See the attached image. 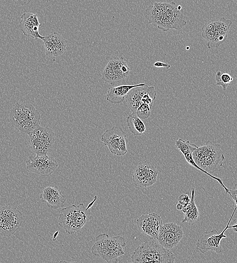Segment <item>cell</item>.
<instances>
[{
    "label": "cell",
    "instance_id": "6",
    "mask_svg": "<svg viewBox=\"0 0 237 263\" xmlns=\"http://www.w3.org/2000/svg\"><path fill=\"white\" fill-rule=\"evenodd\" d=\"M91 218L90 209L81 203L78 205L73 204L62 208L58 224L67 233L72 234L80 231Z\"/></svg>",
    "mask_w": 237,
    "mask_h": 263
},
{
    "label": "cell",
    "instance_id": "9",
    "mask_svg": "<svg viewBox=\"0 0 237 263\" xmlns=\"http://www.w3.org/2000/svg\"><path fill=\"white\" fill-rule=\"evenodd\" d=\"M23 221V214L17 208L10 205L0 208V236L8 237L14 234Z\"/></svg>",
    "mask_w": 237,
    "mask_h": 263
},
{
    "label": "cell",
    "instance_id": "7",
    "mask_svg": "<svg viewBox=\"0 0 237 263\" xmlns=\"http://www.w3.org/2000/svg\"><path fill=\"white\" fill-rule=\"evenodd\" d=\"M231 23L230 20L221 17L219 20L210 21L203 26L201 34L209 49L217 48L225 41Z\"/></svg>",
    "mask_w": 237,
    "mask_h": 263
},
{
    "label": "cell",
    "instance_id": "17",
    "mask_svg": "<svg viewBox=\"0 0 237 263\" xmlns=\"http://www.w3.org/2000/svg\"><path fill=\"white\" fill-rule=\"evenodd\" d=\"M45 53L47 56L58 57L66 50L68 40L57 32L43 36Z\"/></svg>",
    "mask_w": 237,
    "mask_h": 263
},
{
    "label": "cell",
    "instance_id": "29",
    "mask_svg": "<svg viewBox=\"0 0 237 263\" xmlns=\"http://www.w3.org/2000/svg\"><path fill=\"white\" fill-rule=\"evenodd\" d=\"M153 65L156 67H164L166 69H169L171 66L169 64L160 61L155 62Z\"/></svg>",
    "mask_w": 237,
    "mask_h": 263
},
{
    "label": "cell",
    "instance_id": "15",
    "mask_svg": "<svg viewBox=\"0 0 237 263\" xmlns=\"http://www.w3.org/2000/svg\"><path fill=\"white\" fill-rule=\"evenodd\" d=\"M158 170L154 164L148 161L141 162L135 168L133 181L138 187L151 186L157 181Z\"/></svg>",
    "mask_w": 237,
    "mask_h": 263
},
{
    "label": "cell",
    "instance_id": "8",
    "mask_svg": "<svg viewBox=\"0 0 237 263\" xmlns=\"http://www.w3.org/2000/svg\"><path fill=\"white\" fill-rule=\"evenodd\" d=\"M28 135L30 148L36 155H46L53 149L54 134L51 128L39 125Z\"/></svg>",
    "mask_w": 237,
    "mask_h": 263
},
{
    "label": "cell",
    "instance_id": "3",
    "mask_svg": "<svg viewBox=\"0 0 237 263\" xmlns=\"http://www.w3.org/2000/svg\"><path fill=\"white\" fill-rule=\"evenodd\" d=\"M126 245L125 238L121 236L110 237L107 234H100L95 238L92 247V253L100 257L107 263H117L118 257L125 254Z\"/></svg>",
    "mask_w": 237,
    "mask_h": 263
},
{
    "label": "cell",
    "instance_id": "31",
    "mask_svg": "<svg viewBox=\"0 0 237 263\" xmlns=\"http://www.w3.org/2000/svg\"><path fill=\"white\" fill-rule=\"evenodd\" d=\"M96 199H97V196H95L94 197V199L88 205V206L86 208L87 209H90L92 207V206L93 205L94 202L96 200Z\"/></svg>",
    "mask_w": 237,
    "mask_h": 263
},
{
    "label": "cell",
    "instance_id": "30",
    "mask_svg": "<svg viewBox=\"0 0 237 263\" xmlns=\"http://www.w3.org/2000/svg\"><path fill=\"white\" fill-rule=\"evenodd\" d=\"M233 222L234 223V224L232 226H229V228H231L234 232H237V218L233 220Z\"/></svg>",
    "mask_w": 237,
    "mask_h": 263
},
{
    "label": "cell",
    "instance_id": "11",
    "mask_svg": "<svg viewBox=\"0 0 237 263\" xmlns=\"http://www.w3.org/2000/svg\"><path fill=\"white\" fill-rule=\"evenodd\" d=\"M101 141L110 151L117 155H124L128 152L126 133L122 128L113 126L106 130L101 136Z\"/></svg>",
    "mask_w": 237,
    "mask_h": 263
},
{
    "label": "cell",
    "instance_id": "13",
    "mask_svg": "<svg viewBox=\"0 0 237 263\" xmlns=\"http://www.w3.org/2000/svg\"><path fill=\"white\" fill-rule=\"evenodd\" d=\"M184 235L181 226L174 222L167 223L162 225L156 239L162 246L169 250L179 243Z\"/></svg>",
    "mask_w": 237,
    "mask_h": 263
},
{
    "label": "cell",
    "instance_id": "10",
    "mask_svg": "<svg viewBox=\"0 0 237 263\" xmlns=\"http://www.w3.org/2000/svg\"><path fill=\"white\" fill-rule=\"evenodd\" d=\"M131 68L122 57L109 60L102 71V79L110 84L124 81L130 74Z\"/></svg>",
    "mask_w": 237,
    "mask_h": 263
},
{
    "label": "cell",
    "instance_id": "25",
    "mask_svg": "<svg viewBox=\"0 0 237 263\" xmlns=\"http://www.w3.org/2000/svg\"><path fill=\"white\" fill-rule=\"evenodd\" d=\"M215 79L216 84L221 86L223 90L225 91L233 79L228 73H221L220 70H218L215 75Z\"/></svg>",
    "mask_w": 237,
    "mask_h": 263
},
{
    "label": "cell",
    "instance_id": "33",
    "mask_svg": "<svg viewBox=\"0 0 237 263\" xmlns=\"http://www.w3.org/2000/svg\"><path fill=\"white\" fill-rule=\"evenodd\" d=\"M58 263H76L75 262H69L66 260H60Z\"/></svg>",
    "mask_w": 237,
    "mask_h": 263
},
{
    "label": "cell",
    "instance_id": "16",
    "mask_svg": "<svg viewBox=\"0 0 237 263\" xmlns=\"http://www.w3.org/2000/svg\"><path fill=\"white\" fill-rule=\"evenodd\" d=\"M162 225L160 215L155 212L143 214L137 220V225L140 231L153 239H157Z\"/></svg>",
    "mask_w": 237,
    "mask_h": 263
},
{
    "label": "cell",
    "instance_id": "26",
    "mask_svg": "<svg viewBox=\"0 0 237 263\" xmlns=\"http://www.w3.org/2000/svg\"><path fill=\"white\" fill-rule=\"evenodd\" d=\"M135 113L140 119H146L151 114L150 106L147 104H142L138 108Z\"/></svg>",
    "mask_w": 237,
    "mask_h": 263
},
{
    "label": "cell",
    "instance_id": "20",
    "mask_svg": "<svg viewBox=\"0 0 237 263\" xmlns=\"http://www.w3.org/2000/svg\"><path fill=\"white\" fill-rule=\"evenodd\" d=\"M40 198L50 207L54 209L64 206L66 201V198L62 194V191L56 187L52 186L45 187L40 194Z\"/></svg>",
    "mask_w": 237,
    "mask_h": 263
},
{
    "label": "cell",
    "instance_id": "12",
    "mask_svg": "<svg viewBox=\"0 0 237 263\" xmlns=\"http://www.w3.org/2000/svg\"><path fill=\"white\" fill-rule=\"evenodd\" d=\"M235 210H233L226 226L220 233L215 229L204 232L197 239L196 242V248L201 253H204L208 251H212L217 253L222 251L220 241L222 238H226L224 234L225 231L229 228V223Z\"/></svg>",
    "mask_w": 237,
    "mask_h": 263
},
{
    "label": "cell",
    "instance_id": "27",
    "mask_svg": "<svg viewBox=\"0 0 237 263\" xmlns=\"http://www.w3.org/2000/svg\"><path fill=\"white\" fill-rule=\"evenodd\" d=\"M228 194L234 202V210L237 209V183H235L232 189H229Z\"/></svg>",
    "mask_w": 237,
    "mask_h": 263
},
{
    "label": "cell",
    "instance_id": "23",
    "mask_svg": "<svg viewBox=\"0 0 237 263\" xmlns=\"http://www.w3.org/2000/svg\"><path fill=\"white\" fill-rule=\"evenodd\" d=\"M195 189L193 188L191 190V201L189 204L182 210L184 214V217L182 221V223L186 222L192 225L199 222L200 215L195 202Z\"/></svg>",
    "mask_w": 237,
    "mask_h": 263
},
{
    "label": "cell",
    "instance_id": "4",
    "mask_svg": "<svg viewBox=\"0 0 237 263\" xmlns=\"http://www.w3.org/2000/svg\"><path fill=\"white\" fill-rule=\"evenodd\" d=\"M131 259L133 263H175V256L169 249L152 240L138 246Z\"/></svg>",
    "mask_w": 237,
    "mask_h": 263
},
{
    "label": "cell",
    "instance_id": "14",
    "mask_svg": "<svg viewBox=\"0 0 237 263\" xmlns=\"http://www.w3.org/2000/svg\"><path fill=\"white\" fill-rule=\"evenodd\" d=\"M26 164L28 170L43 177L52 174L58 166L56 160L47 155H31L26 161Z\"/></svg>",
    "mask_w": 237,
    "mask_h": 263
},
{
    "label": "cell",
    "instance_id": "5",
    "mask_svg": "<svg viewBox=\"0 0 237 263\" xmlns=\"http://www.w3.org/2000/svg\"><path fill=\"white\" fill-rule=\"evenodd\" d=\"M41 115L31 104L17 103L10 113L12 125L22 134H29L40 125Z\"/></svg>",
    "mask_w": 237,
    "mask_h": 263
},
{
    "label": "cell",
    "instance_id": "2",
    "mask_svg": "<svg viewBox=\"0 0 237 263\" xmlns=\"http://www.w3.org/2000/svg\"><path fill=\"white\" fill-rule=\"evenodd\" d=\"M192 157L198 167L210 174L220 171L225 160L220 145L209 141L198 147Z\"/></svg>",
    "mask_w": 237,
    "mask_h": 263
},
{
    "label": "cell",
    "instance_id": "22",
    "mask_svg": "<svg viewBox=\"0 0 237 263\" xmlns=\"http://www.w3.org/2000/svg\"><path fill=\"white\" fill-rule=\"evenodd\" d=\"M145 84L144 83H141L135 85H121L116 86H110L106 93V100L113 104L121 103L125 99L131 90Z\"/></svg>",
    "mask_w": 237,
    "mask_h": 263
},
{
    "label": "cell",
    "instance_id": "19",
    "mask_svg": "<svg viewBox=\"0 0 237 263\" xmlns=\"http://www.w3.org/2000/svg\"><path fill=\"white\" fill-rule=\"evenodd\" d=\"M19 27L23 33L35 39H42L43 36L39 34L38 28L40 25L37 15L32 12H25L20 18Z\"/></svg>",
    "mask_w": 237,
    "mask_h": 263
},
{
    "label": "cell",
    "instance_id": "35",
    "mask_svg": "<svg viewBox=\"0 0 237 263\" xmlns=\"http://www.w3.org/2000/svg\"><path fill=\"white\" fill-rule=\"evenodd\" d=\"M130 263H133V262H130Z\"/></svg>",
    "mask_w": 237,
    "mask_h": 263
},
{
    "label": "cell",
    "instance_id": "28",
    "mask_svg": "<svg viewBox=\"0 0 237 263\" xmlns=\"http://www.w3.org/2000/svg\"><path fill=\"white\" fill-rule=\"evenodd\" d=\"M191 198L187 194L181 195L178 198V203L181 204L183 206L184 208L189 204Z\"/></svg>",
    "mask_w": 237,
    "mask_h": 263
},
{
    "label": "cell",
    "instance_id": "18",
    "mask_svg": "<svg viewBox=\"0 0 237 263\" xmlns=\"http://www.w3.org/2000/svg\"><path fill=\"white\" fill-rule=\"evenodd\" d=\"M175 146L182 152L189 164L217 181L224 189L225 193H228L229 189L225 186L220 178L216 177L203 170L195 163L192 157V153L198 148L197 146L189 141H185L182 139H179L175 141Z\"/></svg>",
    "mask_w": 237,
    "mask_h": 263
},
{
    "label": "cell",
    "instance_id": "32",
    "mask_svg": "<svg viewBox=\"0 0 237 263\" xmlns=\"http://www.w3.org/2000/svg\"><path fill=\"white\" fill-rule=\"evenodd\" d=\"M176 208L178 210H182L183 209V208H184V207H183V206L181 204L178 203L176 205Z\"/></svg>",
    "mask_w": 237,
    "mask_h": 263
},
{
    "label": "cell",
    "instance_id": "34",
    "mask_svg": "<svg viewBox=\"0 0 237 263\" xmlns=\"http://www.w3.org/2000/svg\"><path fill=\"white\" fill-rule=\"evenodd\" d=\"M186 49H187V50H189V47H186Z\"/></svg>",
    "mask_w": 237,
    "mask_h": 263
},
{
    "label": "cell",
    "instance_id": "1",
    "mask_svg": "<svg viewBox=\"0 0 237 263\" xmlns=\"http://www.w3.org/2000/svg\"><path fill=\"white\" fill-rule=\"evenodd\" d=\"M182 7L176 6L173 2L150 4L145 10L144 16L149 23L163 31L170 29H180L186 25L181 12Z\"/></svg>",
    "mask_w": 237,
    "mask_h": 263
},
{
    "label": "cell",
    "instance_id": "21",
    "mask_svg": "<svg viewBox=\"0 0 237 263\" xmlns=\"http://www.w3.org/2000/svg\"><path fill=\"white\" fill-rule=\"evenodd\" d=\"M154 89V86H148L145 84L131 90L126 98L128 107L133 112L136 113L138 108L142 104L143 96Z\"/></svg>",
    "mask_w": 237,
    "mask_h": 263
},
{
    "label": "cell",
    "instance_id": "24",
    "mask_svg": "<svg viewBox=\"0 0 237 263\" xmlns=\"http://www.w3.org/2000/svg\"><path fill=\"white\" fill-rule=\"evenodd\" d=\"M126 122L130 131L134 136H141L146 131L144 123L135 113L132 112L128 116Z\"/></svg>",
    "mask_w": 237,
    "mask_h": 263
}]
</instances>
